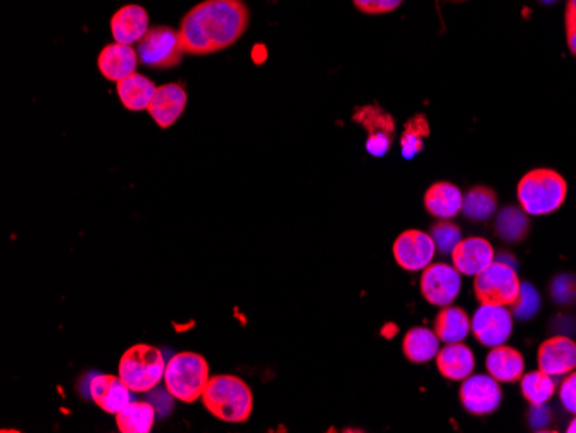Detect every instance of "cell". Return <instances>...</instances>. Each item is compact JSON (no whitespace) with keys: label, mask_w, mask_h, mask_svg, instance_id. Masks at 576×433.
Listing matches in <instances>:
<instances>
[{"label":"cell","mask_w":576,"mask_h":433,"mask_svg":"<svg viewBox=\"0 0 576 433\" xmlns=\"http://www.w3.org/2000/svg\"><path fill=\"white\" fill-rule=\"evenodd\" d=\"M187 90L180 83H166L157 87L154 99L149 106V114L156 121L159 128L168 130L182 118L183 111L187 107Z\"/></svg>","instance_id":"obj_15"},{"label":"cell","mask_w":576,"mask_h":433,"mask_svg":"<svg viewBox=\"0 0 576 433\" xmlns=\"http://www.w3.org/2000/svg\"><path fill=\"white\" fill-rule=\"evenodd\" d=\"M559 399L563 402L564 409L576 415V371L568 373L559 387Z\"/></svg>","instance_id":"obj_32"},{"label":"cell","mask_w":576,"mask_h":433,"mask_svg":"<svg viewBox=\"0 0 576 433\" xmlns=\"http://www.w3.org/2000/svg\"><path fill=\"white\" fill-rule=\"evenodd\" d=\"M118 97L121 104L128 109V111H147L151 106L154 94H156V83L149 80L147 76L140 75V73H133V75L126 76L125 80L118 82Z\"/></svg>","instance_id":"obj_22"},{"label":"cell","mask_w":576,"mask_h":433,"mask_svg":"<svg viewBox=\"0 0 576 433\" xmlns=\"http://www.w3.org/2000/svg\"><path fill=\"white\" fill-rule=\"evenodd\" d=\"M552 295L559 302H570L576 297V283L573 277H559L552 285Z\"/></svg>","instance_id":"obj_33"},{"label":"cell","mask_w":576,"mask_h":433,"mask_svg":"<svg viewBox=\"0 0 576 433\" xmlns=\"http://www.w3.org/2000/svg\"><path fill=\"white\" fill-rule=\"evenodd\" d=\"M395 263L406 271H423L428 264H432L433 256L437 252V245L433 242L430 233L421 230H406L395 239Z\"/></svg>","instance_id":"obj_11"},{"label":"cell","mask_w":576,"mask_h":433,"mask_svg":"<svg viewBox=\"0 0 576 433\" xmlns=\"http://www.w3.org/2000/svg\"><path fill=\"white\" fill-rule=\"evenodd\" d=\"M435 363L440 375L452 382H463L464 378L470 377L475 370L473 351L470 347L464 346L463 342L445 344L437 354Z\"/></svg>","instance_id":"obj_20"},{"label":"cell","mask_w":576,"mask_h":433,"mask_svg":"<svg viewBox=\"0 0 576 433\" xmlns=\"http://www.w3.org/2000/svg\"><path fill=\"white\" fill-rule=\"evenodd\" d=\"M487 371L490 377H494L497 382L514 383L520 382L525 375V358L518 349L514 347L502 346L492 347L487 356Z\"/></svg>","instance_id":"obj_21"},{"label":"cell","mask_w":576,"mask_h":433,"mask_svg":"<svg viewBox=\"0 0 576 433\" xmlns=\"http://www.w3.org/2000/svg\"><path fill=\"white\" fill-rule=\"evenodd\" d=\"M149 32V14L144 7L128 4L114 13L111 19V33L118 44H138Z\"/></svg>","instance_id":"obj_17"},{"label":"cell","mask_w":576,"mask_h":433,"mask_svg":"<svg viewBox=\"0 0 576 433\" xmlns=\"http://www.w3.org/2000/svg\"><path fill=\"white\" fill-rule=\"evenodd\" d=\"M518 201L530 216L556 213L568 195V183L563 175L551 168L528 171L518 183Z\"/></svg>","instance_id":"obj_3"},{"label":"cell","mask_w":576,"mask_h":433,"mask_svg":"<svg viewBox=\"0 0 576 433\" xmlns=\"http://www.w3.org/2000/svg\"><path fill=\"white\" fill-rule=\"evenodd\" d=\"M138 59L151 70H170L182 63V38L178 30L170 26L149 28L145 37L138 42Z\"/></svg>","instance_id":"obj_7"},{"label":"cell","mask_w":576,"mask_h":433,"mask_svg":"<svg viewBox=\"0 0 576 433\" xmlns=\"http://www.w3.org/2000/svg\"><path fill=\"white\" fill-rule=\"evenodd\" d=\"M470 330L471 318L468 313L452 304L440 309L433 325V332L437 333L440 342L444 344L463 342L470 335Z\"/></svg>","instance_id":"obj_23"},{"label":"cell","mask_w":576,"mask_h":433,"mask_svg":"<svg viewBox=\"0 0 576 433\" xmlns=\"http://www.w3.org/2000/svg\"><path fill=\"white\" fill-rule=\"evenodd\" d=\"M420 290L432 306H451L461 292V273L451 264H428L421 275Z\"/></svg>","instance_id":"obj_9"},{"label":"cell","mask_w":576,"mask_h":433,"mask_svg":"<svg viewBox=\"0 0 576 433\" xmlns=\"http://www.w3.org/2000/svg\"><path fill=\"white\" fill-rule=\"evenodd\" d=\"M476 301L489 306L514 308L521 297V282L513 266L504 261H494L473 283Z\"/></svg>","instance_id":"obj_6"},{"label":"cell","mask_w":576,"mask_h":433,"mask_svg":"<svg viewBox=\"0 0 576 433\" xmlns=\"http://www.w3.org/2000/svg\"><path fill=\"white\" fill-rule=\"evenodd\" d=\"M352 120L368 133L366 140V151L373 157H383L390 151L394 144L395 121L392 114L378 104L370 106L356 107Z\"/></svg>","instance_id":"obj_8"},{"label":"cell","mask_w":576,"mask_h":433,"mask_svg":"<svg viewBox=\"0 0 576 433\" xmlns=\"http://www.w3.org/2000/svg\"><path fill=\"white\" fill-rule=\"evenodd\" d=\"M459 399L463 408L475 416L494 413L501 406L502 390L499 382L490 375H473L464 378L459 389Z\"/></svg>","instance_id":"obj_12"},{"label":"cell","mask_w":576,"mask_h":433,"mask_svg":"<svg viewBox=\"0 0 576 433\" xmlns=\"http://www.w3.org/2000/svg\"><path fill=\"white\" fill-rule=\"evenodd\" d=\"M495 235L508 244H518L526 239L530 232V220L528 213L523 208L516 206H506L497 214L495 220Z\"/></svg>","instance_id":"obj_25"},{"label":"cell","mask_w":576,"mask_h":433,"mask_svg":"<svg viewBox=\"0 0 576 433\" xmlns=\"http://www.w3.org/2000/svg\"><path fill=\"white\" fill-rule=\"evenodd\" d=\"M556 392V383L545 371H530L521 377V396L535 408L544 406Z\"/></svg>","instance_id":"obj_28"},{"label":"cell","mask_w":576,"mask_h":433,"mask_svg":"<svg viewBox=\"0 0 576 433\" xmlns=\"http://www.w3.org/2000/svg\"><path fill=\"white\" fill-rule=\"evenodd\" d=\"M209 378V364L197 352H180L166 363L164 385L176 401L192 404L202 399Z\"/></svg>","instance_id":"obj_4"},{"label":"cell","mask_w":576,"mask_h":433,"mask_svg":"<svg viewBox=\"0 0 576 433\" xmlns=\"http://www.w3.org/2000/svg\"><path fill=\"white\" fill-rule=\"evenodd\" d=\"M356 9L361 13L378 16V14H387L401 7L404 0H352Z\"/></svg>","instance_id":"obj_31"},{"label":"cell","mask_w":576,"mask_h":433,"mask_svg":"<svg viewBox=\"0 0 576 433\" xmlns=\"http://www.w3.org/2000/svg\"><path fill=\"white\" fill-rule=\"evenodd\" d=\"M249 18L244 0H204L192 7L180 23L183 51L195 57L225 51L242 38Z\"/></svg>","instance_id":"obj_1"},{"label":"cell","mask_w":576,"mask_h":433,"mask_svg":"<svg viewBox=\"0 0 576 433\" xmlns=\"http://www.w3.org/2000/svg\"><path fill=\"white\" fill-rule=\"evenodd\" d=\"M88 392L92 401L107 415H118L121 409H125L132 402V390L126 387L121 378L114 375H97L90 380Z\"/></svg>","instance_id":"obj_16"},{"label":"cell","mask_w":576,"mask_h":433,"mask_svg":"<svg viewBox=\"0 0 576 433\" xmlns=\"http://www.w3.org/2000/svg\"><path fill=\"white\" fill-rule=\"evenodd\" d=\"M156 411L149 402L132 401L116 415L121 433H149L154 427Z\"/></svg>","instance_id":"obj_26"},{"label":"cell","mask_w":576,"mask_h":433,"mask_svg":"<svg viewBox=\"0 0 576 433\" xmlns=\"http://www.w3.org/2000/svg\"><path fill=\"white\" fill-rule=\"evenodd\" d=\"M566 432L576 433V416L573 418V421H571L570 425H568V430H566Z\"/></svg>","instance_id":"obj_36"},{"label":"cell","mask_w":576,"mask_h":433,"mask_svg":"<svg viewBox=\"0 0 576 433\" xmlns=\"http://www.w3.org/2000/svg\"><path fill=\"white\" fill-rule=\"evenodd\" d=\"M138 52L132 45L109 44L102 49L97 59L101 75L109 82H121L126 76L133 75L137 70Z\"/></svg>","instance_id":"obj_18"},{"label":"cell","mask_w":576,"mask_h":433,"mask_svg":"<svg viewBox=\"0 0 576 433\" xmlns=\"http://www.w3.org/2000/svg\"><path fill=\"white\" fill-rule=\"evenodd\" d=\"M430 235L440 254H451L454 247L463 239L461 228L451 220H439V223H433Z\"/></svg>","instance_id":"obj_30"},{"label":"cell","mask_w":576,"mask_h":433,"mask_svg":"<svg viewBox=\"0 0 576 433\" xmlns=\"http://www.w3.org/2000/svg\"><path fill=\"white\" fill-rule=\"evenodd\" d=\"M495 211H497L495 190L483 187V185H476L464 194L463 213L468 220H489Z\"/></svg>","instance_id":"obj_27"},{"label":"cell","mask_w":576,"mask_h":433,"mask_svg":"<svg viewBox=\"0 0 576 433\" xmlns=\"http://www.w3.org/2000/svg\"><path fill=\"white\" fill-rule=\"evenodd\" d=\"M439 342V337L433 330L425 327L411 328L402 340V352L411 363H428L437 358Z\"/></svg>","instance_id":"obj_24"},{"label":"cell","mask_w":576,"mask_h":433,"mask_svg":"<svg viewBox=\"0 0 576 433\" xmlns=\"http://www.w3.org/2000/svg\"><path fill=\"white\" fill-rule=\"evenodd\" d=\"M202 402L214 418L225 423H245L251 418L254 409L251 387L235 375L209 378Z\"/></svg>","instance_id":"obj_2"},{"label":"cell","mask_w":576,"mask_h":433,"mask_svg":"<svg viewBox=\"0 0 576 433\" xmlns=\"http://www.w3.org/2000/svg\"><path fill=\"white\" fill-rule=\"evenodd\" d=\"M564 26H566V32L576 30V0H568V4H566Z\"/></svg>","instance_id":"obj_34"},{"label":"cell","mask_w":576,"mask_h":433,"mask_svg":"<svg viewBox=\"0 0 576 433\" xmlns=\"http://www.w3.org/2000/svg\"><path fill=\"white\" fill-rule=\"evenodd\" d=\"M452 266L466 277H476L494 263V247L483 237L461 239L451 252Z\"/></svg>","instance_id":"obj_14"},{"label":"cell","mask_w":576,"mask_h":433,"mask_svg":"<svg viewBox=\"0 0 576 433\" xmlns=\"http://www.w3.org/2000/svg\"><path fill=\"white\" fill-rule=\"evenodd\" d=\"M464 194L451 182L433 183L425 192V209L437 220H452L463 213Z\"/></svg>","instance_id":"obj_19"},{"label":"cell","mask_w":576,"mask_h":433,"mask_svg":"<svg viewBox=\"0 0 576 433\" xmlns=\"http://www.w3.org/2000/svg\"><path fill=\"white\" fill-rule=\"evenodd\" d=\"M539 370L551 377H563L576 370V344L563 335L542 342L537 354Z\"/></svg>","instance_id":"obj_13"},{"label":"cell","mask_w":576,"mask_h":433,"mask_svg":"<svg viewBox=\"0 0 576 433\" xmlns=\"http://www.w3.org/2000/svg\"><path fill=\"white\" fill-rule=\"evenodd\" d=\"M166 371L163 352L151 344H135L119 359L118 375L132 392H149L161 383Z\"/></svg>","instance_id":"obj_5"},{"label":"cell","mask_w":576,"mask_h":433,"mask_svg":"<svg viewBox=\"0 0 576 433\" xmlns=\"http://www.w3.org/2000/svg\"><path fill=\"white\" fill-rule=\"evenodd\" d=\"M471 332L482 346H502L513 332V314L504 306L482 304L471 318Z\"/></svg>","instance_id":"obj_10"},{"label":"cell","mask_w":576,"mask_h":433,"mask_svg":"<svg viewBox=\"0 0 576 433\" xmlns=\"http://www.w3.org/2000/svg\"><path fill=\"white\" fill-rule=\"evenodd\" d=\"M566 40H568V47H570L571 54L576 57V30L566 32Z\"/></svg>","instance_id":"obj_35"},{"label":"cell","mask_w":576,"mask_h":433,"mask_svg":"<svg viewBox=\"0 0 576 433\" xmlns=\"http://www.w3.org/2000/svg\"><path fill=\"white\" fill-rule=\"evenodd\" d=\"M430 135V125L425 114H416L406 121L401 135L402 157L413 159L425 149V139Z\"/></svg>","instance_id":"obj_29"}]
</instances>
